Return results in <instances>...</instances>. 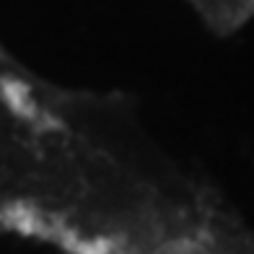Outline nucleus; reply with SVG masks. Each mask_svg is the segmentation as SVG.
<instances>
[{
    "instance_id": "nucleus-1",
    "label": "nucleus",
    "mask_w": 254,
    "mask_h": 254,
    "mask_svg": "<svg viewBox=\"0 0 254 254\" xmlns=\"http://www.w3.org/2000/svg\"><path fill=\"white\" fill-rule=\"evenodd\" d=\"M207 31L231 37L254 21V0H187Z\"/></svg>"
}]
</instances>
